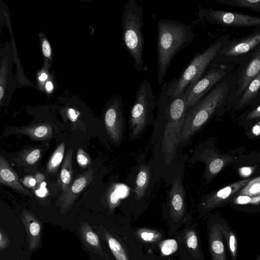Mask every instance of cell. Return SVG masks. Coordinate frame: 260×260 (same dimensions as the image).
<instances>
[{"label":"cell","mask_w":260,"mask_h":260,"mask_svg":"<svg viewBox=\"0 0 260 260\" xmlns=\"http://www.w3.org/2000/svg\"><path fill=\"white\" fill-rule=\"evenodd\" d=\"M248 191L250 193L255 194L260 191V184L258 183L252 185L249 189Z\"/></svg>","instance_id":"obj_39"},{"label":"cell","mask_w":260,"mask_h":260,"mask_svg":"<svg viewBox=\"0 0 260 260\" xmlns=\"http://www.w3.org/2000/svg\"><path fill=\"white\" fill-rule=\"evenodd\" d=\"M73 150L68 149L65 154L59 175V182L62 193L65 192L73 183L72 157Z\"/></svg>","instance_id":"obj_24"},{"label":"cell","mask_w":260,"mask_h":260,"mask_svg":"<svg viewBox=\"0 0 260 260\" xmlns=\"http://www.w3.org/2000/svg\"><path fill=\"white\" fill-rule=\"evenodd\" d=\"M147 260H165L160 256L153 254L152 253L148 252V257Z\"/></svg>","instance_id":"obj_40"},{"label":"cell","mask_w":260,"mask_h":260,"mask_svg":"<svg viewBox=\"0 0 260 260\" xmlns=\"http://www.w3.org/2000/svg\"><path fill=\"white\" fill-rule=\"evenodd\" d=\"M230 76L218 83L186 112L181 131V147L200 131L229 102Z\"/></svg>","instance_id":"obj_3"},{"label":"cell","mask_w":260,"mask_h":260,"mask_svg":"<svg viewBox=\"0 0 260 260\" xmlns=\"http://www.w3.org/2000/svg\"><path fill=\"white\" fill-rule=\"evenodd\" d=\"M42 51L43 54L47 57H49L51 54V48L49 43L46 40H44L42 44Z\"/></svg>","instance_id":"obj_37"},{"label":"cell","mask_w":260,"mask_h":260,"mask_svg":"<svg viewBox=\"0 0 260 260\" xmlns=\"http://www.w3.org/2000/svg\"><path fill=\"white\" fill-rule=\"evenodd\" d=\"M199 228L190 215L175 235L181 260H205Z\"/></svg>","instance_id":"obj_12"},{"label":"cell","mask_w":260,"mask_h":260,"mask_svg":"<svg viewBox=\"0 0 260 260\" xmlns=\"http://www.w3.org/2000/svg\"><path fill=\"white\" fill-rule=\"evenodd\" d=\"M218 224L232 260H237V239L235 233L229 225L221 223Z\"/></svg>","instance_id":"obj_26"},{"label":"cell","mask_w":260,"mask_h":260,"mask_svg":"<svg viewBox=\"0 0 260 260\" xmlns=\"http://www.w3.org/2000/svg\"><path fill=\"white\" fill-rule=\"evenodd\" d=\"M94 171L90 169L80 174L58 199L60 211L66 213L72 208L78 195L92 182Z\"/></svg>","instance_id":"obj_16"},{"label":"cell","mask_w":260,"mask_h":260,"mask_svg":"<svg viewBox=\"0 0 260 260\" xmlns=\"http://www.w3.org/2000/svg\"><path fill=\"white\" fill-rule=\"evenodd\" d=\"M4 94V89L2 86H0V99L2 100Z\"/></svg>","instance_id":"obj_46"},{"label":"cell","mask_w":260,"mask_h":260,"mask_svg":"<svg viewBox=\"0 0 260 260\" xmlns=\"http://www.w3.org/2000/svg\"><path fill=\"white\" fill-rule=\"evenodd\" d=\"M65 144L60 143L53 152L46 167L48 173L52 174L56 172L61 163L64 155Z\"/></svg>","instance_id":"obj_27"},{"label":"cell","mask_w":260,"mask_h":260,"mask_svg":"<svg viewBox=\"0 0 260 260\" xmlns=\"http://www.w3.org/2000/svg\"><path fill=\"white\" fill-rule=\"evenodd\" d=\"M156 104L150 83L148 80H143L136 93L129 115L132 141L139 138L147 126L153 122V112Z\"/></svg>","instance_id":"obj_7"},{"label":"cell","mask_w":260,"mask_h":260,"mask_svg":"<svg viewBox=\"0 0 260 260\" xmlns=\"http://www.w3.org/2000/svg\"><path fill=\"white\" fill-rule=\"evenodd\" d=\"M260 46V28L244 37L230 41L220 51L212 64L238 66Z\"/></svg>","instance_id":"obj_8"},{"label":"cell","mask_w":260,"mask_h":260,"mask_svg":"<svg viewBox=\"0 0 260 260\" xmlns=\"http://www.w3.org/2000/svg\"><path fill=\"white\" fill-rule=\"evenodd\" d=\"M195 22L209 23L222 26L260 28V17L202 7L199 5Z\"/></svg>","instance_id":"obj_11"},{"label":"cell","mask_w":260,"mask_h":260,"mask_svg":"<svg viewBox=\"0 0 260 260\" xmlns=\"http://www.w3.org/2000/svg\"><path fill=\"white\" fill-rule=\"evenodd\" d=\"M10 244V240L6 232L1 228L0 230V251H2Z\"/></svg>","instance_id":"obj_35"},{"label":"cell","mask_w":260,"mask_h":260,"mask_svg":"<svg viewBox=\"0 0 260 260\" xmlns=\"http://www.w3.org/2000/svg\"><path fill=\"white\" fill-rule=\"evenodd\" d=\"M26 182L25 184H28L29 187H32L35 185L36 180L33 178H30L28 181H25Z\"/></svg>","instance_id":"obj_43"},{"label":"cell","mask_w":260,"mask_h":260,"mask_svg":"<svg viewBox=\"0 0 260 260\" xmlns=\"http://www.w3.org/2000/svg\"><path fill=\"white\" fill-rule=\"evenodd\" d=\"M206 163V178L211 179L218 174L223 168L225 164V158L223 157L216 156L207 159Z\"/></svg>","instance_id":"obj_29"},{"label":"cell","mask_w":260,"mask_h":260,"mask_svg":"<svg viewBox=\"0 0 260 260\" xmlns=\"http://www.w3.org/2000/svg\"><path fill=\"white\" fill-rule=\"evenodd\" d=\"M207 231L209 249L212 260H228L223 238L218 223L210 222Z\"/></svg>","instance_id":"obj_19"},{"label":"cell","mask_w":260,"mask_h":260,"mask_svg":"<svg viewBox=\"0 0 260 260\" xmlns=\"http://www.w3.org/2000/svg\"><path fill=\"white\" fill-rule=\"evenodd\" d=\"M17 260H19V259H17Z\"/></svg>","instance_id":"obj_48"},{"label":"cell","mask_w":260,"mask_h":260,"mask_svg":"<svg viewBox=\"0 0 260 260\" xmlns=\"http://www.w3.org/2000/svg\"><path fill=\"white\" fill-rule=\"evenodd\" d=\"M260 101V72L249 83L243 93L234 102L236 110L252 106Z\"/></svg>","instance_id":"obj_22"},{"label":"cell","mask_w":260,"mask_h":260,"mask_svg":"<svg viewBox=\"0 0 260 260\" xmlns=\"http://www.w3.org/2000/svg\"><path fill=\"white\" fill-rule=\"evenodd\" d=\"M211 66L210 70L204 76L184 91L187 111L218 83L230 77L236 66L212 64Z\"/></svg>","instance_id":"obj_10"},{"label":"cell","mask_w":260,"mask_h":260,"mask_svg":"<svg viewBox=\"0 0 260 260\" xmlns=\"http://www.w3.org/2000/svg\"><path fill=\"white\" fill-rule=\"evenodd\" d=\"M143 14V9L137 1L128 0L124 6L122 15L124 46L133 58L135 68L138 72L144 70Z\"/></svg>","instance_id":"obj_5"},{"label":"cell","mask_w":260,"mask_h":260,"mask_svg":"<svg viewBox=\"0 0 260 260\" xmlns=\"http://www.w3.org/2000/svg\"><path fill=\"white\" fill-rule=\"evenodd\" d=\"M260 160V159H259Z\"/></svg>","instance_id":"obj_49"},{"label":"cell","mask_w":260,"mask_h":260,"mask_svg":"<svg viewBox=\"0 0 260 260\" xmlns=\"http://www.w3.org/2000/svg\"><path fill=\"white\" fill-rule=\"evenodd\" d=\"M41 156V151L38 148H32L25 151L22 155V159L26 165H32L36 164Z\"/></svg>","instance_id":"obj_30"},{"label":"cell","mask_w":260,"mask_h":260,"mask_svg":"<svg viewBox=\"0 0 260 260\" xmlns=\"http://www.w3.org/2000/svg\"><path fill=\"white\" fill-rule=\"evenodd\" d=\"M249 181V179L238 181L203 198L198 206V217H202L223 204L234 193L245 186Z\"/></svg>","instance_id":"obj_15"},{"label":"cell","mask_w":260,"mask_h":260,"mask_svg":"<svg viewBox=\"0 0 260 260\" xmlns=\"http://www.w3.org/2000/svg\"><path fill=\"white\" fill-rule=\"evenodd\" d=\"M251 132L255 136H260V120L253 125L251 129Z\"/></svg>","instance_id":"obj_38"},{"label":"cell","mask_w":260,"mask_h":260,"mask_svg":"<svg viewBox=\"0 0 260 260\" xmlns=\"http://www.w3.org/2000/svg\"><path fill=\"white\" fill-rule=\"evenodd\" d=\"M47 78V75L45 73H42L39 77V79L42 81H45Z\"/></svg>","instance_id":"obj_45"},{"label":"cell","mask_w":260,"mask_h":260,"mask_svg":"<svg viewBox=\"0 0 260 260\" xmlns=\"http://www.w3.org/2000/svg\"><path fill=\"white\" fill-rule=\"evenodd\" d=\"M5 133L28 136L31 140L47 141L53 135L54 127L50 123L44 122L21 127H9Z\"/></svg>","instance_id":"obj_17"},{"label":"cell","mask_w":260,"mask_h":260,"mask_svg":"<svg viewBox=\"0 0 260 260\" xmlns=\"http://www.w3.org/2000/svg\"><path fill=\"white\" fill-rule=\"evenodd\" d=\"M217 3L250 9L260 14V0H216Z\"/></svg>","instance_id":"obj_28"},{"label":"cell","mask_w":260,"mask_h":260,"mask_svg":"<svg viewBox=\"0 0 260 260\" xmlns=\"http://www.w3.org/2000/svg\"><path fill=\"white\" fill-rule=\"evenodd\" d=\"M157 30L158 82L161 85L175 56L188 47L195 36L189 24L171 19L159 20Z\"/></svg>","instance_id":"obj_2"},{"label":"cell","mask_w":260,"mask_h":260,"mask_svg":"<svg viewBox=\"0 0 260 260\" xmlns=\"http://www.w3.org/2000/svg\"><path fill=\"white\" fill-rule=\"evenodd\" d=\"M251 169L249 167H244L241 169V172L244 176H248L251 173Z\"/></svg>","instance_id":"obj_41"},{"label":"cell","mask_w":260,"mask_h":260,"mask_svg":"<svg viewBox=\"0 0 260 260\" xmlns=\"http://www.w3.org/2000/svg\"><path fill=\"white\" fill-rule=\"evenodd\" d=\"M108 205L110 211H112L119 204L120 196L115 185L109 189L107 196Z\"/></svg>","instance_id":"obj_31"},{"label":"cell","mask_w":260,"mask_h":260,"mask_svg":"<svg viewBox=\"0 0 260 260\" xmlns=\"http://www.w3.org/2000/svg\"><path fill=\"white\" fill-rule=\"evenodd\" d=\"M160 250L165 254H169L172 253V251H177V249L172 248H176L178 249L177 242L175 239L164 240L159 244Z\"/></svg>","instance_id":"obj_32"},{"label":"cell","mask_w":260,"mask_h":260,"mask_svg":"<svg viewBox=\"0 0 260 260\" xmlns=\"http://www.w3.org/2000/svg\"><path fill=\"white\" fill-rule=\"evenodd\" d=\"M97 229L116 260H147L148 252H144L145 246L136 238L134 228L128 220L121 224L118 232L102 225Z\"/></svg>","instance_id":"obj_6"},{"label":"cell","mask_w":260,"mask_h":260,"mask_svg":"<svg viewBox=\"0 0 260 260\" xmlns=\"http://www.w3.org/2000/svg\"><path fill=\"white\" fill-rule=\"evenodd\" d=\"M122 97L118 95L109 103L104 114L107 132L115 144H120L124 136V117Z\"/></svg>","instance_id":"obj_14"},{"label":"cell","mask_w":260,"mask_h":260,"mask_svg":"<svg viewBox=\"0 0 260 260\" xmlns=\"http://www.w3.org/2000/svg\"><path fill=\"white\" fill-rule=\"evenodd\" d=\"M66 115L68 119L72 123L78 122L79 113L75 109L69 108L67 110Z\"/></svg>","instance_id":"obj_36"},{"label":"cell","mask_w":260,"mask_h":260,"mask_svg":"<svg viewBox=\"0 0 260 260\" xmlns=\"http://www.w3.org/2000/svg\"><path fill=\"white\" fill-rule=\"evenodd\" d=\"M152 175L150 166L145 162L141 164L138 169L134 187V197L136 201L141 200L145 194Z\"/></svg>","instance_id":"obj_23"},{"label":"cell","mask_w":260,"mask_h":260,"mask_svg":"<svg viewBox=\"0 0 260 260\" xmlns=\"http://www.w3.org/2000/svg\"><path fill=\"white\" fill-rule=\"evenodd\" d=\"M46 192L47 190L45 187L41 188V189L36 191L37 196L41 197H44L45 196V193H46Z\"/></svg>","instance_id":"obj_42"},{"label":"cell","mask_w":260,"mask_h":260,"mask_svg":"<svg viewBox=\"0 0 260 260\" xmlns=\"http://www.w3.org/2000/svg\"><path fill=\"white\" fill-rule=\"evenodd\" d=\"M230 39L229 34L223 35L211 43L205 50L197 53L179 78L167 82L168 92L173 95H177L193 85L202 77L220 51L230 41Z\"/></svg>","instance_id":"obj_4"},{"label":"cell","mask_w":260,"mask_h":260,"mask_svg":"<svg viewBox=\"0 0 260 260\" xmlns=\"http://www.w3.org/2000/svg\"><path fill=\"white\" fill-rule=\"evenodd\" d=\"M260 72V46L246 60L238 65L230 77L229 102H234Z\"/></svg>","instance_id":"obj_13"},{"label":"cell","mask_w":260,"mask_h":260,"mask_svg":"<svg viewBox=\"0 0 260 260\" xmlns=\"http://www.w3.org/2000/svg\"><path fill=\"white\" fill-rule=\"evenodd\" d=\"M79 233L82 242L89 251L98 254L103 260H113L104 251L99 236L88 222L80 224Z\"/></svg>","instance_id":"obj_20"},{"label":"cell","mask_w":260,"mask_h":260,"mask_svg":"<svg viewBox=\"0 0 260 260\" xmlns=\"http://www.w3.org/2000/svg\"><path fill=\"white\" fill-rule=\"evenodd\" d=\"M156 105L157 112L149 142L152 167L170 184L180 172L177 171V167L182 128L187 112L185 93L172 95L165 82L161 85Z\"/></svg>","instance_id":"obj_1"},{"label":"cell","mask_w":260,"mask_h":260,"mask_svg":"<svg viewBox=\"0 0 260 260\" xmlns=\"http://www.w3.org/2000/svg\"><path fill=\"white\" fill-rule=\"evenodd\" d=\"M0 182L19 193L33 197L30 191L20 183L17 174L2 155L0 156Z\"/></svg>","instance_id":"obj_21"},{"label":"cell","mask_w":260,"mask_h":260,"mask_svg":"<svg viewBox=\"0 0 260 260\" xmlns=\"http://www.w3.org/2000/svg\"><path fill=\"white\" fill-rule=\"evenodd\" d=\"M256 260H260V255L258 256Z\"/></svg>","instance_id":"obj_47"},{"label":"cell","mask_w":260,"mask_h":260,"mask_svg":"<svg viewBox=\"0 0 260 260\" xmlns=\"http://www.w3.org/2000/svg\"><path fill=\"white\" fill-rule=\"evenodd\" d=\"M21 218L26 230L28 248L30 250L37 249L41 242V224L31 212L23 210Z\"/></svg>","instance_id":"obj_18"},{"label":"cell","mask_w":260,"mask_h":260,"mask_svg":"<svg viewBox=\"0 0 260 260\" xmlns=\"http://www.w3.org/2000/svg\"><path fill=\"white\" fill-rule=\"evenodd\" d=\"M242 118L248 121L260 119V101L251 106V108L243 114Z\"/></svg>","instance_id":"obj_33"},{"label":"cell","mask_w":260,"mask_h":260,"mask_svg":"<svg viewBox=\"0 0 260 260\" xmlns=\"http://www.w3.org/2000/svg\"><path fill=\"white\" fill-rule=\"evenodd\" d=\"M76 158L79 165L83 168H86L91 165V160L90 156L82 148H79L78 149Z\"/></svg>","instance_id":"obj_34"},{"label":"cell","mask_w":260,"mask_h":260,"mask_svg":"<svg viewBox=\"0 0 260 260\" xmlns=\"http://www.w3.org/2000/svg\"><path fill=\"white\" fill-rule=\"evenodd\" d=\"M134 233L137 240L145 247L148 244H158L166 237L162 232L148 228H134Z\"/></svg>","instance_id":"obj_25"},{"label":"cell","mask_w":260,"mask_h":260,"mask_svg":"<svg viewBox=\"0 0 260 260\" xmlns=\"http://www.w3.org/2000/svg\"><path fill=\"white\" fill-rule=\"evenodd\" d=\"M46 88L48 91H50L53 89V84L51 82L48 81L46 83Z\"/></svg>","instance_id":"obj_44"},{"label":"cell","mask_w":260,"mask_h":260,"mask_svg":"<svg viewBox=\"0 0 260 260\" xmlns=\"http://www.w3.org/2000/svg\"><path fill=\"white\" fill-rule=\"evenodd\" d=\"M168 231L175 236L190 215L187 212L186 193L183 185L181 172L173 177L168 197Z\"/></svg>","instance_id":"obj_9"}]
</instances>
